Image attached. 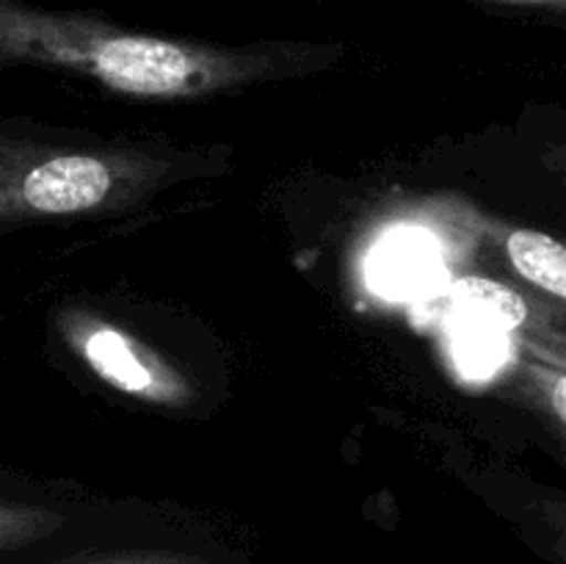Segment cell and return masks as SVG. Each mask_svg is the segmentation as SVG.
Wrapping results in <instances>:
<instances>
[{
	"label": "cell",
	"instance_id": "1",
	"mask_svg": "<svg viewBox=\"0 0 566 564\" xmlns=\"http://www.w3.org/2000/svg\"><path fill=\"white\" fill-rule=\"evenodd\" d=\"M88 66L108 86L130 94H175L197 77V59L180 44L149 36H105L88 48Z\"/></svg>",
	"mask_w": 566,
	"mask_h": 564
},
{
	"label": "cell",
	"instance_id": "4",
	"mask_svg": "<svg viewBox=\"0 0 566 564\" xmlns=\"http://www.w3.org/2000/svg\"><path fill=\"white\" fill-rule=\"evenodd\" d=\"M506 252L517 274L545 288L556 299L566 296V252L556 238L534 230H517L509 236Z\"/></svg>",
	"mask_w": 566,
	"mask_h": 564
},
{
	"label": "cell",
	"instance_id": "3",
	"mask_svg": "<svg viewBox=\"0 0 566 564\" xmlns=\"http://www.w3.org/2000/svg\"><path fill=\"white\" fill-rule=\"evenodd\" d=\"M451 307L459 315V324L479 326L490 332H512L528 318V304L512 288L484 276H464L453 285Z\"/></svg>",
	"mask_w": 566,
	"mask_h": 564
},
{
	"label": "cell",
	"instance_id": "2",
	"mask_svg": "<svg viewBox=\"0 0 566 564\" xmlns=\"http://www.w3.org/2000/svg\"><path fill=\"white\" fill-rule=\"evenodd\" d=\"M111 169L88 155H61L33 166L20 188L22 202L36 213H77L108 197Z\"/></svg>",
	"mask_w": 566,
	"mask_h": 564
},
{
	"label": "cell",
	"instance_id": "7",
	"mask_svg": "<svg viewBox=\"0 0 566 564\" xmlns=\"http://www.w3.org/2000/svg\"><path fill=\"white\" fill-rule=\"evenodd\" d=\"M459 357L470 370H481L486 374L495 368L497 359L503 357V343L497 332L479 330V326L459 324Z\"/></svg>",
	"mask_w": 566,
	"mask_h": 564
},
{
	"label": "cell",
	"instance_id": "8",
	"mask_svg": "<svg viewBox=\"0 0 566 564\" xmlns=\"http://www.w3.org/2000/svg\"><path fill=\"white\" fill-rule=\"evenodd\" d=\"M44 525L42 518L33 512H22V509L0 506V547H9L14 542L28 540V536L39 534Z\"/></svg>",
	"mask_w": 566,
	"mask_h": 564
},
{
	"label": "cell",
	"instance_id": "9",
	"mask_svg": "<svg viewBox=\"0 0 566 564\" xmlns=\"http://www.w3.org/2000/svg\"><path fill=\"white\" fill-rule=\"evenodd\" d=\"M81 564H205L202 558L186 556V553L169 551H142V553H116V556H99Z\"/></svg>",
	"mask_w": 566,
	"mask_h": 564
},
{
	"label": "cell",
	"instance_id": "6",
	"mask_svg": "<svg viewBox=\"0 0 566 564\" xmlns=\"http://www.w3.org/2000/svg\"><path fill=\"white\" fill-rule=\"evenodd\" d=\"M83 352H86V359L94 365V370L99 376H105L111 385L130 393H144L153 387L149 368L138 359L136 348L125 337L116 335V332L97 330L86 341Z\"/></svg>",
	"mask_w": 566,
	"mask_h": 564
},
{
	"label": "cell",
	"instance_id": "10",
	"mask_svg": "<svg viewBox=\"0 0 566 564\" xmlns=\"http://www.w3.org/2000/svg\"><path fill=\"white\" fill-rule=\"evenodd\" d=\"M564 396H566V382H564V376H558V379H556V387H553V407H556L558 420H564V418H566V404H564Z\"/></svg>",
	"mask_w": 566,
	"mask_h": 564
},
{
	"label": "cell",
	"instance_id": "5",
	"mask_svg": "<svg viewBox=\"0 0 566 564\" xmlns=\"http://www.w3.org/2000/svg\"><path fill=\"white\" fill-rule=\"evenodd\" d=\"M437 271V258L423 241H387L376 254L374 280L379 291L409 293L429 285L431 274Z\"/></svg>",
	"mask_w": 566,
	"mask_h": 564
}]
</instances>
